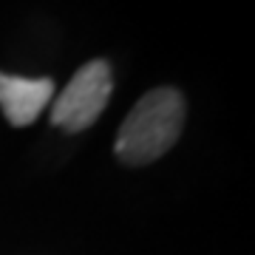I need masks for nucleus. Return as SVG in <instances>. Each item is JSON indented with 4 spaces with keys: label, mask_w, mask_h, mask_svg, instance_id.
<instances>
[{
    "label": "nucleus",
    "mask_w": 255,
    "mask_h": 255,
    "mask_svg": "<svg viewBox=\"0 0 255 255\" xmlns=\"http://www.w3.org/2000/svg\"><path fill=\"white\" fill-rule=\"evenodd\" d=\"M187 119V100L173 85H159L139 97L114 139V156L125 167H145L170 153Z\"/></svg>",
    "instance_id": "f257e3e1"
},
{
    "label": "nucleus",
    "mask_w": 255,
    "mask_h": 255,
    "mask_svg": "<svg viewBox=\"0 0 255 255\" xmlns=\"http://www.w3.org/2000/svg\"><path fill=\"white\" fill-rule=\"evenodd\" d=\"M114 94V68L105 57H94L77 68L68 85L54 94L51 125L63 133H82L100 119Z\"/></svg>",
    "instance_id": "f03ea898"
},
{
    "label": "nucleus",
    "mask_w": 255,
    "mask_h": 255,
    "mask_svg": "<svg viewBox=\"0 0 255 255\" xmlns=\"http://www.w3.org/2000/svg\"><path fill=\"white\" fill-rule=\"evenodd\" d=\"M51 77H14L0 71V111L11 128H28L54 100Z\"/></svg>",
    "instance_id": "7ed1b4c3"
}]
</instances>
